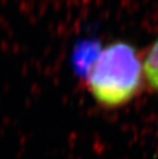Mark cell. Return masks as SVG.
<instances>
[{
  "instance_id": "cell-1",
  "label": "cell",
  "mask_w": 158,
  "mask_h": 159,
  "mask_svg": "<svg viewBox=\"0 0 158 159\" xmlns=\"http://www.w3.org/2000/svg\"><path fill=\"white\" fill-rule=\"evenodd\" d=\"M85 81L92 97L101 107L118 109L129 104L144 86L142 61L136 47L122 40L102 47Z\"/></svg>"
},
{
  "instance_id": "cell-2",
  "label": "cell",
  "mask_w": 158,
  "mask_h": 159,
  "mask_svg": "<svg viewBox=\"0 0 158 159\" xmlns=\"http://www.w3.org/2000/svg\"><path fill=\"white\" fill-rule=\"evenodd\" d=\"M142 66L144 82L153 93H158V37L144 56Z\"/></svg>"
},
{
  "instance_id": "cell-3",
  "label": "cell",
  "mask_w": 158,
  "mask_h": 159,
  "mask_svg": "<svg viewBox=\"0 0 158 159\" xmlns=\"http://www.w3.org/2000/svg\"><path fill=\"white\" fill-rule=\"evenodd\" d=\"M102 47L96 45V43L85 42L82 46H79L75 49L73 53V65L75 67V71L79 75L85 78L89 68L95 62L97 55Z\"/></svg>"
}]
</instances>
